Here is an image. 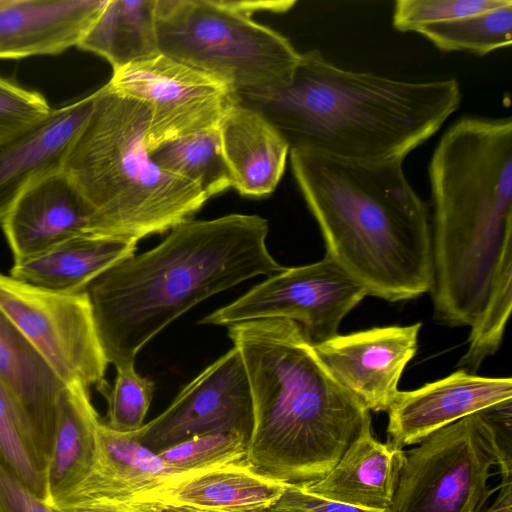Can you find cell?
Masks as SVG:
<instances>
[{
  "instance_id": "f546056e",
  "label": "cell",
  "mask_w": 512,
  "mask_h": 512,
  "mask_svg": "<svg viewBox=\"0 0 512 512\" xmlns=\"http://www.w3.org/2000/svg\"><path fill=\"white\" fill-rule=\"evenodd\" d=\"M248 441L237 432L210 433L192 437L157 453L173 470L194 472L246 459Z\"/></svg>"
},
{
  "instance_id": "9a60e30c",
  "label": "cell",
  "mask_w": 512,
  "mask_h": 512,
  "mask_svg": "<svg viewBox=\"0 0 512 512\" xmlns=\"http://www.w3.org/2000/svg\"><path fill=\"white\" fill-rule=\"evenodd\" d=\"M512 400V379L460 369L410 391H399L387 410V442L403 449L466 416Z\"/></svg>"
},
{
  "instance_id": "277c9868",
  "label": "cell",
  "mask_w": 512,
  "mask_h": 512,
  "mask_svg": "<svg viewBox=\"0 0 512 512\" xmlns=\"http://www.w3.org/2000/svg\"><path fill=\"white\" fill-rule=\"evenodd\" d=\"M428 177L435 318L471 326L512 248V119L463 117L442 135Z\"/></svg>"
},
{
  "instance_id": "4dcf8cb0",
  "label": "cell",
  "mask_w": 512,
  "mask_h": 512,
  "mask_svg": "<svg viewBox=\"0 0 512 512\" xmlns=\"http://www.w3.org/2000/svg\"><path fill=\"white\" fill-rule=\"evenodd\" d=\"M116 371L113 386L108 385L101 392L108 402L107 418L102 422L115 432L131 434L144 425L155 383L138 374L134 365L119 367Z\"/></svg>"
},
{
  "instance_id": "ffe728a7",
  "label": "cell",
  "mask_w": 512,
  "mask_h": 512,
  "mask_svg": "<svg viewBox=\"0 0 512 512\" xmlns=\"http://www.w3.org/2000/svg\"><path fill=\"white\" fill-rule=\"evenodd\" d=\"M405 451L377 440L371 420L321 479L300 484L307 491L355 507L387 511L403 467Z\"/></svg>"
},
{
  "instance_id": "8d00e7d4",
  "label": "cell",
  "mask_w": 512,
  "mask_h": 512,
  "mask_svg": "<svg viewBox=\"0 0 512 512\" xmlns=\"http://www.w3.org/2000/svg\"><path fill=\"white\" fill-rule=\"evenodd\" d=\"M252 512H287V511H284V510H281V509H278V508L272 506V507H269L266 509L256 510V511H252Z\"/></svg>"
},
{
  "instance_id": "e0dca14e",
  "label": "cell",
  "mask_w": 512,
  "mask_h": 512,
  "mask_svg": "<svg viewBox=\"0 0 512 512\" xmlns=\"http://www.w3.org/2000/svg\"><path fill=\"white\" fill-rule=\"evenodd\" d=\"M1 226L14 262H18L71 238L92 235V212L61 169L27 188Z\"/></svg>"
},
{
  "instance_id": "7402d4cb",
  "label": "cell",
  "mask_w": 512,
  "mask_h": 512,
  "mask_svg": "<svg viewBox=\"0 0 512 512\" xmlns=\"http://www.w3.org/2000/svg\"><path fill=\"white\" fill-rule=\"evenodd\" d=\"M287 485L257 470L244 459L188 472L168 486L155 505L163 510L252 512L274 506Z\"/></svg>"
},
{
  "instance_id": "7a4b0ae2",
  "label": "cell",
  "mask_w": 512,
  "mask_h": 512,
  "mask_svg": "<svg viewBox=\"0 0 512 512\" xmlns=\"http://www.w3.org/2000/svg\"><path fill=\"white\" fill-rule=\"evenodd\" d=\"M236 100L262 114L290 150L403 162L459 109L461 89L456 79L409 82L343 69L310 50L288 85Z\"/></svg>"
},
{
  "instance_id": "484cf974",
  "label": "cell",
  "mask_w": 512,
  "mask_h": 512,
  "mask_svg": "<svg viewBox=\"0 0 512 512\" xmlns=\"http://www.w3.org/2000/svg\"><path fill=\"white\" fill-rule=\"evenodd\" d=\"M149 155L160 169L191 182L207 199L232 187L218 126L161 144Z\"/></svg>"
},
{
  "instance_id": "3957f363",
  "label": "cell",
  "mask_w": 512,
  "mask_h": 512,
  "mask_svg": "<svg viewBox=\"0 0 512 512\" xmlns=\"http://www.w3.org/2000/svg\"><path fill=\"white\" fill-rule=\"evenodd\" d=\"M253 402L246 460L287 484L325 476L371 420L330 373L299 324L280 318L229 326Z\"/></svg>"
},
{
  "instance_id": "d590c367",
  "label": "cell",
  "mask_w": 512,
  "mask_h": 512,
  "mask_svg": "<svg viewBox=\"0 0 512 512\" xmlns=\"http://www.w3.org/2000/svg\"><path fill=\"white\" fill-rule=\"evenodd\" d=\"M68 512H165L163 509L150 505L139 503H116L93 506L86 509L74 510Z\"/></svg>"
},
{
  "instance_id": "d4e9b609",
  "label": "cell",
  "mask_w": 512,
  "mask_h": 512,
  "mask_svg": "<svg viewBox=\"0 0 512 512\" xmlns=\"http://www.w3.org/2000/svg\"><path fill=\"white\" fill-rule=\"evenodd\" d=\"M156 0H107L78 48L104 58L113 71L160 54Z\"/></svg>"
},
{
  "instance_id": "4fadbf2b",
  "label": "cell",
  "mask_w": 512,
  "mask_h": 512,
  "mask_svg": "<svg viewBox=\"0 0 512 512\" xmlns=\"http://www.w3.org/2000/svg\"><path fill=\"white\" fill-rule=\"evenodd\" d=\"M420 328V322L375 327L338 334L314 348L335 379L369 411L387 412L417 352Z\"/></svg>"
},
{
  "instance_id": "5b68a950",
  "label": "cell",
  "mask_w": 512,
  "mask_h": 512,
  "mask_svg": "<svg viewBox=\"0 0 512 512\" xmlns=\"http://www.w3.org/2000/svg\"><path fill=\"white\" fill-rule=\"evenodd\" d=\"M289 154L325 256L368 295L398 302L430 292L429 209L407 180L403 162H359L306 150Z\"/></svg>"
},
{
  "instance_id": "ba28073f",
  "label": "cell",
  "mask_w": 512,
  "mask_h": 512,
  "mask_svg": "<svg viewBox=\"0 0 512 512\" xmlns=\"http://www.w3.org/2000/svg\"><path fill=\"white\" fill-rule=\"evenodd\" d=\"M512 400L449 424L405 451L386 512H485L493 468L512 474Z\"/></svg>"
},
{
  "instance_id": "ac0fdd59",
  "label": "cell",
  "mask_w": 512,
  "mask_h": 512,
  "mask_svg": "<svg viewBox=\"0 0 512 512\" xmlns=\"http://www.w3.org/2000/svg\"><path fill=\"white\" fill-rule=\"evenodd\" d=\"M107 0H0V59L58 55L80 40Z\"/></svg>"
},
{
  "instance_id": "6da1fadb",
  "label": "cell",
  "mask_w": 512,
  "mask_h": 512,
  "mask_svg": "<svg viewBox=\"0 0 512 512\" xmlns=\"http://www.w3.org/2000/svg\"><path fill=\"white\" fill-rule=\"evenodd\" d=\"M268 221L229 214L188 220L156 247L123 259L81 291L108 364L134 365L166 326L207 298L258 275L285 269L270 254Z\"/></svg>"
},
{
  "instance_id": "5bb4252c",
  "label": "cell",
  "mask_w": 512,
  "mask_h": 512,
  "mask_svg": "<svg viewBox=\"0 0 512 512\" xmlns=\"http://www.w3.org/2000/svg\"><path fill=\"white\" fill-rule=\"evenodd\" d=\"M188 472L169 467L157 452L130 434L109 429L101 421L97 430V457L89 475L53 503L60 512L116 503L155 506L159 495ZM157 507V506H156Z\"/></svg>"
},
{
  "instance_id": "f1b7e54d",
  "label": "cell",
  "mask_w": 512,
  "mask_h": 512,
  "mask_svg": "<svg viewBox=\"0 0 512 512\" xmlns=\"http://www.w3.org/2000/svg\"><path fill=\"white\" fill-rule=\"evenodd\" d=\"M0 462L39 499L48 504L47 474L40 465L1 383Z\"/></svg>"
},
{
  "instance_id": "9c48e42d",
  "label": "cell",
  "mask_w": 512,
  "mask_h": 512,
  "mask_svg": "<svg viewBox=\"0 0 512 512\" xmlns=\"http://www.w3.org/2000/svg\"><path fill=\"white\" fill-rule=\"evenodd\" d=\"M0 310L44 356L66 386L102 392L107 361L86 295L60 293L0 272Z\"/></svg>"
},
{
  "instance_id": "d6a6232c",
  "label": "cell",
  "mask_w": 512,
  "mask_h": 512,
  "mask_svg": "<svg viewBox=\"0 0 512 512\" xmlns=\"http://www.w3.org/2000/svg\"><path fill=\"white\" fill-rule=\"evenodd\" d=\"M51 111L42 94L0 76V145L30 130Z\"/></svg>"
},
{
  "instance_id": "d6986e66",
  "label": "cell",
  "mask_w": 512,
  "mask_h": 512,
  "mask_svg": "<svg viewBox=\"0 0 512 512\" xmlns=\"http://www.w3.org/2000/svg\"><path fill=\"white\" fill-rule=\"evenodd\" d=\"M95 97L96 92L52 109L39 124L0 145V222L27 188L62 169Z\"/></svg>"
},
{
  "instance_id": "cb8c5ba5",
  "label": "cell",
  "mask_w": 512,
  "mask_h": 512,
  "mask_svg": "<svg viewBox=\"0 0 512 512\" xmlns=\"http://www.w3.org/2000/svg\"><path fill=\"white\" fill-rule=\"evenodd\" d=\"M101 420L89 389L66 386L47 469L48 505L72 491L92 471L97 457V430Z\"/></svg>"
},
{
  "instance_id": "30bf717a",
  "label": "cell",
  "mask_w": 512,
  "mask_h": 512,
  "mask_svg": "<svg viewBox=\"0 0 512 512\" xmlns=\"http://www.w3.org/2000/svg\"><path fill=\"white\" fill-rule=\"evenodd\" d=\"M367 295L362 284L325 256L308 265L285 267L199 323L230 326L256 319H288L318 345L338 335L341 321Z\"/></svg>"
},
{
  "instance_id": "52a82bcc",
  "label": "cell",
  "mask_w": 512,
  "mask_h": 512,
  "mask_svg": "<svg viewBox=\"0 0 512 512\" xmlns=\"http://www.w3.org/2000/svg\"><path fill=\"white\" fill-rule=\"evenodd\" d=\"M155 17L160 53L221 80L235 97L285 87L299 61L285 36L235 0H156Z\"/></svg>"
},
{
  "instance_id": "7c38bea8",
  "label": "cell",
  "mask_w": 512,
  "mask_h": 512,
  "mask_svg": "<svg viewBox=\"0 0 512 512\" xmlns=\"http://www.w3.org/2000/svg\"><path fill=\"white\" fill-rule=\"evenodd\" d=\"M252 428L249 380L233 346L187 384L160 415L130 435L159 452L210 433L237 432L249 439Z\"/></svg>"
},
{
  "instance_id": "8992f818",
  "label": "cell",
  "mask_w": 512,
  "mask_h": 512,
  "mask_svg": "<svg viewBox=\"0 0 512 512\" xmlns=\"http://www.w3.org/2000/svg\"><path fill=\"white\" fill-rule=\"evenodd\" d=\"M95 92L62 167L92 212L91 234L137 243L191 220L208 199L151 160L148 108L107 84Z\"/></svg>"
},
{
  "instance_id": "8fae6325",
  "label": "cell",
  "mask_w": 512,
  "mask_h": 512,
  "mask_svg": "<svg viewBox=\"0 0 512 512\" xmlns=\"http://www.w3.org/2000/svg\"><path fill=\"white\" fill-rule=\"evenodd\" d=\"M107 86L149 110V152L169 141L217 127L237 100L221 80L163 54L113 71Z\"/></svg>"
},
{
  "instance_id": "4316f807",
  "label": "cell",
  "mask_w": 512,
  "mask_h": 512,
  "mask_svg": "<svg viewBox=\"0 0 512 512\" xmlns=\"http://www.w3.org/2000/svg\"><path fill=\"white\" fill-rule=\"evenodd\" d=\"M442 51H468L479 56L510 47L512 43V1L504 6L457 19L420 27Z\"/></svg>"
},
{
  "instance_id": "e575fe53",
  "label": "cell",
  "mask_w": 512,
  "mask_h": 512,
  "mask_svg": "<svg viewBox=\"0 0 512 512\" xmlns=\"http://www.w3.org/2000/svg\"><path fill=\"white\" fill-rule=\"evenodd\" d=\"M274 507L287 512H386L368 510L313 494L300 484H288Z\"/></svg>"
},
{
  "instance_id": "603a6c76",
  "label": "cell",
  "mask_w": 512,
  "mask_h": 512,
  "mask_svg": "<svg viewBox=\"0 0 512 512\" xmlns=\"http://www.w3.org/2000/svg\"><path fill=\"white\" fill-rule=\"evenodd\" d=\"M136 242L84 235L31 258L14 262L10 276L60 293H79L100 273L135 254Z\"/></svg>"
},
{
  "instance_id": "836d02e7",
  "label": "cell",
  "mask_w": 512,
  "mask_h": 512,
  "mask_svg": "<svg viewBox=\"0 0 512 512\" xmlns=\"http://www.w3.org/2000/svg\"><path fill=\"white\" fill-rule=\"evenodd\" d=\"M0 512H60L39 499L0 462Z\"/></svg>"
},
{
  "instance_id": "1f68e13d",
  "label": "cell",
  "mask_w": 512,
  "mask_h": 512,
  "mask_svg": "<svg viewBox=\"0 0 512 512\" xmlns=\"http://www.w3.org/2000/svg\"><path fill=\"white\" fill-rule=\"evenodd\" d=\"M511 0H398L392 16L401 32H416L422 26L481 13L510 3Z\"/></svg>"
},
{
  "instance_id": "44dd1931",
  "label": "cell",
  "mask_w": 512,
  "mask_h": 512,
  "mask_svg": "<svg viewBox=\"0 0 512 512\" xmlns=\"http://www.w3.org/2000/svg\"><path fill=\"white\" fill-rule=\"evenodd\" d=\"M218 130L232 187L245 197L273 193L290 152L282 135L262 114L237 101L225 111Z\"/></svg>"
},
{
  "instance_id": "83f0119b",
  "label": "cell",
  "mask_w": 512,
  "mask_h": 512,
  "mask_svg": "<svg viewBox=\"0 0 512 512\" xmlns=\"http://www.w3.org/2000/svg\"><path fill=\"white\" fill-rule=\"evenodd\" d=\"M512 306V248L502 256L487 301L471 324L468 348L457 366L475 374L500 347Z\"/></svg>"
},
{
  "instance_id": "2e32d148",
  "label": "cell",
  "mask_w": 512,
  "mask_h": 512,
  "mask_svg": "<svg viewBox=\"0 0 512 512\" xmlns=\"http://www.w3.org/2000/svg\"><path fill=\"white\" fill-rule=\"evenodd\" d=\"M0 383L47 474L66 385L1 310Z\"/></svg>"
}]
</instances>
